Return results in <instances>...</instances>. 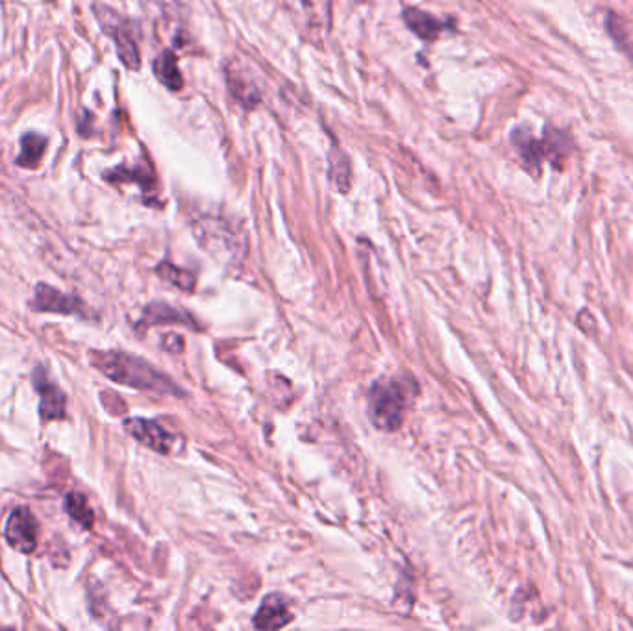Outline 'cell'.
I'll return each instance as SVG.
<instances>
[{
  "label": "cell",
  "mask_w": 633,
  "mask_h": 631,
  "mask_svg": "<svg viewBox=\"0 0 633 631\" xmlns=\"http://www.w3.org/2000/svg\"><path fill=\"white\" fill-rule=\"evenodd\" d=\"M95 367L117 384L162 395H182L180 387L150 363L125 352H97L91 356Z\"/></svg>",
  "instance_id": "cell-1"
},
{
  "label": "cell",
  "mask_w": 633,
  "mask_h": 631,
  "mask_svg": "<svg viewBox=\"0 0 633 631\" xmlns=\"http://www.w3.org/2000/svg\"><path fill=\"white\" fill-rule=\"evenodd\" d=\"M411 395L413 393L408 391V382L404 380L374 384L369 393V415L374 426L387 432L397 430L404 421V411L408 408Z\"/></svg>",
  "instance_id": "cell-2"
},
{
  "label": "cell",
  "mask_w": 633,
  "mask_h": 631,
  "mask_svg": "<svg viewBox=\"0 0 633 631\" xmlns=\"http://www.w3.org/2000/svg\"><path fill=\"white\" fill-rule=\"evenodd\" d=\"M93 12L97 15V21H99L100 28L104 30V34L115 43L117 56H119V60L123 62L126 69L139 71V67H141V52H139V47H137L136 34H134L132 23L125 19L123 15H119L115 10H112V8L102 6V4L93 6Z\"/></svg>",
  "instance_id": "cell-3"
},
{
  "label": "cell",
  "mask_w": 633,
  "mask_h": 631,
  "mask_svg": "<svg viewBox=\"0 0 633 631\" xmlns=\"http://www.w3.org/2000/svg\"><path fill=\"white\" fill-rule=\"evenodd\" d=\"M143 8L150 21L169 36L174 45L184 41V0H143Z\"/></svg>",
  "instance_id": "cell-4"
},
{
  "label": "cell",
  "mask_w": 633,
  "mask_h": 631,
  "mask_svg": "<svg viewBox=\"0 0 633 631\" xmlns=\"http://www.w3.org/2000/svg\"><path fill=\"white\" fill-rule=\"evenodd\" d=\"M6 541L21 554H32L38 546L39 522L25 506L13 509L6 522Z\"/></svg>",
  "instance_id": "cell-5"
},
{
  "label": "cell",
  "mask_w": 633,
  "mask_h": 631,
  "mask_svg": "<svg viewBox=\"0 0 633 631\" xmlns=\"http://www.w3.org/2000/svg\"><path fill=\"white\" fill-rule=\"evenodd\" d=\"M32 384L36 387L39 398H41L39 400L41 421L50 422L65 419V402H67L65 395L58 385L50 382L49 374L43 367H38L36 371L32 372Z\"/></svg>",
  "instance_id": "cell-6"
},
{
  "label": "cell",
  "mask_w": 633,
  "mask_h": 631,
  "mask_svg": "<svg viewBox=\"0 0 633 631\" xmlns=\"http://www.w3.org/2000/svg\"><path fill=\"white\" fill-rule=\"evenodd\" d=\"M30 308L43 313H60V315H84V302L75 295H67L56 287L47 284L36 285L34 298L30 300Z\"/></svg>",
  "instance_id": "cell-7"
},
{
  "label": "cell",
  "mask_w": 633,
  "mask_h": 631,
  "mask_svg": "<svg viewBox=\"0 0 633 631\" xmlns=\"http://www.w3.org/2000/svg\"><path fill=\"white\" fill-rule=\"evenodd\" d=\"M125 430L141 445L149 446L160 454H169L173 450L174 437L156 421L147 419H126Z\"/></svg>",
  "instance_id": "cell-8"
},
{
  "label": "cell",
  "mask_w": 633,
  "mask_h": 631,
  "mask_svg": "<svg viewBox=\"0 0 633 631\" xmlns=\"http://www.w3.org/2000/svg\"><path fill=\"white\" fill-rule=\"evenodd\" d=\"M293 620V615L287 607L286 598L280 594H271L263 600L256 617H254V628L258 630H280Z\"/></svg>",
  "instance_id": "cell-9"
},
{
  "label": "cell",
  "mask_w": 633,
  "mask_h": 631,
  "mask_svg": "<svg viewBox=\"0 0 633 631\" xmlns=\"http://www.w3.org/2000/svg\"><path fill=\"white\" fill-rule=\"evenodd\" d=\"M511 143H513V147L519 152L524 167H526L530 173L541 169V163L547 160V152H545L543 139H541V141L535 139L530 132H526V130H522V128L513 132Z\"/></svg>",
  "instance_id": "cell-10"
},
{
  "label": "cell",
  "mask_w": 633,
  "mask_h": 631,
  "mask_svg": "<svg viewBox=\"0 0 633 631\" xmlns=\"http://www.w3.org/2000/svg\"><path fill=\"white\" fill-rule=\"evenodd\" d=\"M298 15H302L304 26L315 34H324L330 23V4L332 0H293Z\"/></svg>",
  "instance_id": "cell-11"
},
{
  "label": "cell",
  "mask_w": 633,
  "mask_h": 631,
  "mask_svg": "<svg viewBox=\"0 0 633 631\" xmlns=\"http://www.w3.org/2000/svg\"><path fill=\"white\" fill-rule=\"evenodd\" d=\"M404 23L415 36L426 39V41L437 38L447 28V23H443L434 15L417 10V8H410L404 12Z\"/></svg>",
  "instance_id": "cell-12"
},
{
  "label": "cell",
  "mask_w": 633,
  "mask_h": 631,
  "mask_svg": "<svg viewBox=\"0 0 633 631\" xmlns=\"http://www.w3.org/2000/svg\"><path fill=\"white\" fill-rule=\"evenodd\" d=\"M152 71L160 80V84L167 87L169 91H180L184 87V78L178 69L173 50H163L162 54L152 63Z\"/></svg>",
  "instance_id": "cell-13"
},
{
  "label": "cell",
  "mask_w": 633,
  "mask_h": 631,
  "mask_svg": "<svg viewBox=\"0 0 633 631\" xmlns=\"http://www.w3.org/2000/svg\"><path fill=\"white\" fill-rule=\"evenodd\" d=\"M47 149V139L38 132H26L21 137V154L17 156L15 163L23 169H36Z\"/></svg>",
  "instance_id": "cell-14"
},
{
  "label": "cell",
  "mask_w": 633,
  "mask_h": 631,
  "mask_svg": "<svg viewBox=\"0 0 633 631\" xmlns=\"http://www.w3.org/2000/svg\"><path fill=\"white\" fill-rule=\"evenodd\" d=\"M165 322H180V324L193 326L191 317L187 315L186 311L176 310V308L167 306V304H150L149 308H145V311H143L141 324L150 326V324H165Z\"/></svg>",
  "instance_id": "cell-15"
},
{
  "label": "cell",
  "mask_w": 633,
  "mask_h": 631,
  "mask_svg": "<svg viewBox=\"0 0 633 631\" xmlns=\"http://www.w3.org/2000/svg\"><path fill=\"white\" fill-rule=\"evenodd\" d=\"M328 160H330V180L334 182L337 191L347 193L350 189V163H348L347 154L334 145L330 149Z\"/></svg>",
  "instance_id": "cell-16"
},
{
  "label": "cell",
  "mask_w": 633,
  "mask_h": 631,
  "mask_svg": "<svg viewBox=\"0 0 633 631\" xmlns=\"http://www.w3.org/2000/svg\"><path fill=\"white\" fill-rule=\"evenodd\" d=\"M63 508L69 513V517L76 520L82 528L89 530L93 526L95 515H93V511L87 504L86 496L82 495V493H69V495L65 496Z\"/></svg>",
  "instance_id": "cell-17"
},
{
  "label": "cell",
  "mask_w": 633,
  "mask_h": 631,
  "mask_svg": "<svg viewBox=\"0 0 633 631\" xmlns=\"http://www.w3.org/2000/svg\"><path fill=\"white\" fill-rule=\"evenodd\" d=\"M228 86H230L232 95H234L241 104H245L247 108L256 106V102L260 100V95H258L256 87L250 84L249 78L245 75H237L234 69H230V73H228Z\"/></svg>",
  "instance_id": "cell-18"
},
{
  "label": "cell",
  "mask_w": 633,
  "mask_h": 631,
  "mask_svg": "<svg viewBox=\"0 0 633 631\" xmlns=\"http://www.w3.org/2000/svg\"><path fill=\"white\" fill-rule=\"evenodd\" d=\"M158 273L162 274V278H165L167 282H171V284L180 287V289H186V291L193 289V285H195L191 274H187L186 271L174 267L171 263H162V265L158 267Z\"/></svg>",
  "instance_id": "cell-19"
}]
</instances>
